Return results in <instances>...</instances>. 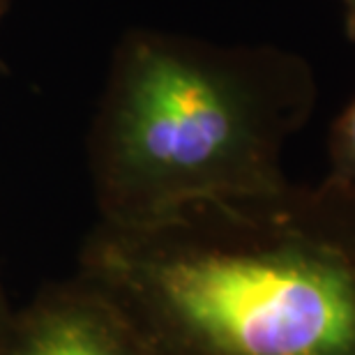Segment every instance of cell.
Returning <instances> with one entry per match:
<instances>
[{"label": "cell", "mask_w": 355, "mask_h": 355, "mask_svg": "<svg viewBox=\"0 0 355 355\" xmlns=\"http://www.w3.org/2000/svg\"><path fill=\"white\" fill-rule=\"evenodd\" d=\"M344 5V28L349 40L355 42V0H342Z\"/></svg>", "instance_id": "8992f818"}, {"label": "cell", "mask_w": 355, "mask_h": 355, "mask_svg": "<svg viewBox=\"0 0 355 355\" xmlns=\"http://www.w3.org/2000/svg\"><path fill=\"white\" fill-rule=\"evenodd\" d=\"M76 275L153 355H355V196L325 178L99 222Z\"/></svg>", "instance_id": "6da1fadb"}, {"label": "cell", "mask_w": 355, "mask_h": 355, "mask_svg": "<svg viewBox=\"0 0 355 355\" xmlns=\"http://www.w3.org/2000/svg\"><path fill=\"white\" fill-rule=\"evenodd\" d=\"M316 99L314 69L286 49L127 33L88 132L99 222L279 187L286 141Z\"/></svg>", "instance_id": "7a4b0ae2"}, {"label": "cell", "mask_w": 355, "mask_h": 355, "mask_svg": "<svg viewBox=\"0 0 355 355\" xmlns=\"http://www.w3.org/2000/svg\"><path fill=\"white\" fill-rule=\"evenodd\" d=\"M330 168L325 180L355 196V97L330 130Z\"/></svg>", "instance_id": "277c9868"}, {"label": "cell", "mask_w": 355, "mask_h": 355, "mask_svg": "<svg viewBox=\"0 0 355 355\" xmlns=\"http://www.w3.org/2000/svg\"><path fill=\"white\" fill-rule=\"evenodd\" d=\"M10 3L12 0H0V21H3V17H5V12H7V7H10ZM3 67V65H0Z\"/></svg>", "instance_id": "52a82bcc"}, {"label": "cell", "mask_w": 355, "mask_h": 355, "mask_svg": "<svg viewBox=\"0 0 355 355\" xmlns=\"http://www.w3.org/2000/svg\"><path fill=\"white\" fill-rule=\"evenodd\" d=\"M0 355H153L116 307L79 275L14 311Z\"/></svg>", "instance_id": "3957f363"}, {"label": "cell", "mask_w": 355, "mask_h": 355, "mask_svg": "<svg viewBox=\"0 0 355 355\" xmlns=\"http://www.w3.org/2000/svg\"><path fill=\"white\" fill-rule=\"evenodd\" d=\"M12 314H14V311L10 309V304H7V297H5L3 284H0V344H3V339H5V332H7V328H10Z\"/></svg>", "instance_id": "5b68a950"}]
</instances>
